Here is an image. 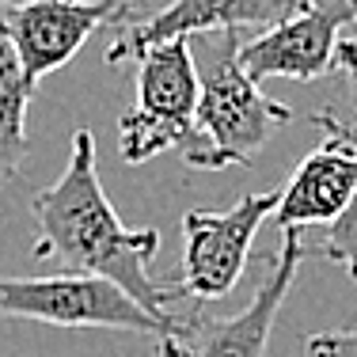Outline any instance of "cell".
<instances>
[{
	"instance_id": "obj_9",
	"label": "cell",
	"mask_w": 357,
	"mask_h": 357,
	"mask_svg": "<svg viewBox=\"0 0 357 357\" xmlns=\"http://www.w3.org/2000/svg\"><path fill=\"white\" fill-rule=\"evenodd\" d=\"M308 0H172L167 8L141 20H122L118 38L107 46V65L137 61L149 46L172 38L220 35V31H266L274 23L296 15Z\"/></svg>"
},
{
	"instance_id": "obj_11",
	"label": "cell",
	"mask_w": 357,
	"mask_h": 357,
	"mask_svg": "<svg viewBox=\"0 0 357 357\" xmlns=\"http://www.w3.org/2000/svg\"><path fill=\"white\" fill-rule=\"evenodd\" d=\"M4 12V0H0ZM35 99V84L27 80L20 65V54L4 35V15H0V186L20 178L27 160V110Z\"/></svg>"
},
{
	"instance_id": "obj_10",
	"label": "cell",
	"mask_w": 357,
	"mask_h": 357,
	"mask_svg": "<svg viewBox=\"0 0 357 357\" xmlns=\"http://www.w3.org/2000/svg\"><path fill=\"white\" fill-rule=\"evenodd\" d=\"M316 122L327 141L301 160V167L278 190L274 220L282 232H301L308 225H331L357 190V122H346L335 110H319Z\"/></svg>"
},
{
	"instance_id": "obj_3",
	"label": "cell",
	"mask_w": 357,
	"mask_h": 357,
	"mask_svg": "<svg viewBox=\"0 0 357 357\" xmlns=\"http://www.w3.org/2000/svg\"><path fill=\"white\" fill-rule=\"evenodd\" d=\"M198 110L194 42L172 38L137 57V103L118 122V152L126 164H144L167 149H186Z\"/></svg>"
},
{
	"instance_id": "obj_14",
	"label": "cell",
	"mask_w": 357,
	"mask_h": 357,
	"mask_svg": "<svg viewBox=\"0 0 357 357\" xmlns=\"http://www.w3.org/2000/svg\"><path fill=\"white\" fill-rule=\"evenodd\" d=\"M335 69H346V73H350V80H354V107H357V35H354V38H338Z\"/></svg>"
},
{
	"instance_id": "obj_8",
	"label": "cell",
	"mask_w": 357,
	"mask_h": 357,
	"mask_svg": "<svg viewBox=\"0 0 357 357\" xmlns=\"http://www.w3.org/2000/svg\"><path fill=\"white\" fill-rule=\"evenodd\" d=\"M357 23V0H308L296 15L240 42V65L255 84L266 76L312 84L335 69L338 31Z\"/></svg>"
},
{
	"instance_id": "obj_7",
	"label": "cell",
	"mask_w": 357,
	"mask_h": 357,
	"mask_svg": "<svg viewBox=\"0 0 357 357\" xmlns=\"http://www.w3.org/2000/svg\"><path fill=\"white\" fill-rule=\"evenodd\" d=\"M133 0H4V35L20 54L27 80L65 69L103 23H122Z\"/></svg>"
},
{
	"instance_id": "obj_1",
	"label": "cell",
	"mask_w": 357,
	"mask_h": 357,
	"mask_svg": "<svg viewBox=\"0 0 357 357\" xmlns=\"http://www.w3.org/2000/svg\"><path fill=\"white\" fill-rule=\"evenodd\" d=\"M35 217V259L61 262L65 274H88L114 282L122 293H130L144 312L160 319H175L172 308L183 301L175 285H164L152 278V259L160 251L156 228H126L118 209L110 206L96 167V137L91 130L73 133L69 164L31 198Z\"/></svg>"
},
{
	"instance_id": "obj_13",
	"label": "cell",
	"mask_w": 357,
	"mask_h": 357,
	"mask_svg": "<svg viewBox=\"0 0 357 357\" xmlns=\"http://www.w3.org/2000/svg\"><path fill=\"white\" fill-rule=\"evenodd\" d=\"M308 357H357V331H319L304 338Z\"/></svg>"
},
{
	"instance_id": "obj_2",
	"label": "cell",
	"mask_w": 357,
	"mask_h": 357,
	"mask_svg": "<svg viewBox=\"0 0 357 357\" xmlns=\"http://www.w3.org/2000/svg\"><path fill=\"white\" fill-rule=\"evenodd\" d=\"M240 31H220L206 46L198 65V110L194 137L183 149V160L198 172L251 164L259 149L282 126L293 122V110L262 96V88L240 65Z\"/></svg>"
},
{
	"instance_id": "obj_12",
	"label": "cell",
	"mask_w": 357,
	"mask_h": 357,
	"mask_svg": "<svg viewBox=\"0 0 357 357\" xmlns=\"http://www.w3.org/2000/svg\"><path fill=\"white\" fill-rule=\"evenodd\" d=\"M319 255L327 262H335V266H342L357 282V190L342 206V213L327 225V232L319 240Z\"/></svg>"
},
{
	"instance_id": "obj_6",
	"label": "cell",
	"mask_w": 357,
	"mask_h": 357,
	"mask_svg": "<svg viewBox=\"0 0 357 357\" xmlns=\"http://www.w3.org/2000/svg\"><path fill=\"white\" fill-rule=\"evenodd\" d=\"M282 194H243L228 209H190L183 217V262L175 289L183 301L206 304L236 289L248 270L251 240L266 217H274Z\"/></svg>"
},
{
	"instance_id": "obj_4",
	"label": "cell",
	"mask_w": 357,
	"mask_h": 357,
	"mask_svg": "<svg viewBox=\"0 0 357 357\" xmlns=\"http://www.w3.org/2000/svg\"><path fill=\"white\" fill-rule=\"evenodd\" d=\"M301 262V232H285L278 255L266 259V274L248 301V308L236 316H206L198 304H194V312H178L175 327L156 338V357H266L270 331H274L278 312L296 282Z\"/></svg>"
},
{
	"instance_id": "obj_5",
	"label": "cell",
	"mask_w": 357,
	"mask_h": 357,
	"mask_svg": "<svg viewBox=\"0 0 357 357\" xmlns=\"http://www.w3.org/2000/svg\"><path fill=\"white\" fill-rule=\"evenodd\" d=\"M0 319H35L69 331H137V335H167L175 319L144 312L130 293L114 282L88 274L54 278H0Z\"/></svg>"
}]
</instances>
